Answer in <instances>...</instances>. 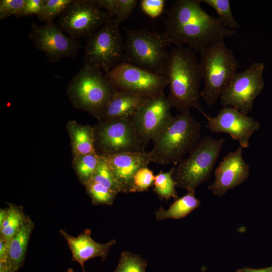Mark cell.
Segmentation results:
<instances>
[{
    "label": "cell",
    "instance_id": "obj_1",
    "mask_svg": "<svg viewBox=\"0 0 272 272\" xmlns=\"http://www.w3.org/2000/svg\"><path fill=\"white\" fill-rule=\"evenodd\" d=\"M201 0H177L166 13L163 32L169 44L186 45L201 53L213 43L235 34L218 17L208 14Z\"/></svg>",
    "mask_w": 272,
    "mask_h": 272
},
{
    "label": "cell",
    "instance_id": "obj_2",
    "mask_svg": "<svg viewBox=\"0 0 272 272\" xmlns=\"http://www.w3.org/2000/svg\"><path fill=\"white\" fill-rule=\"evenodd\" d=\"M164 76L169 90L167 97L173 107L180 112L193 108L205 117L208 115L200 103L202 78L195 51L184 46L173 47L169 51Z\"/></svg>",
    "mask_w": 272,
    "mask_h": 272
},
{
    "label": "cell",
    "instance_id": "obj_3",
    "mask_svg": "<svg viewBox=\"0 0 272 272\" xmlns=\"http://www.w3.org/2000/svg\"><path fill=\"white\" fill-rule=\"evenodd\" d=\"M201 124L190 110L172 116L153 140L152 162L177 165L201 139Z\"/></svg>",
    "mask_w": 272,
    "mask_h": 272
},
{
    "label": "cell",
    "instance_id": "obj_4",
    "mask_svg": "<svg viewBox=\"0 0 272 272\" xmlns=\"http://www.w3.org/2000/svg\"><path fill=\"white\" fill-rule=\"evenodd\" d=\"M199 65L204 82L200 96L207 105L211 106L220 98L237 73L239 62L223 39L200 53Z\"/></svg>",
    "mask_w": 272,
    "mask_h": 272
},
{
    "label": "cell",
    "instance_id": "obj_5",
    "mask_svg": "<svg viewBox=\"0 0 272 272\" xmlns=\"http://www.w3.org/2000/svg\"><path fill=\"white\" fill-rule=\"evenodd\" d=\"M115 89L102 71L84 64L71 80L66 93L75 108L89 113L99 121Z\"/></svg>",
    "mask_w": 272,
    "mask_h": 272
},
{
    "label": "cell",
    "instance_id": "obj_6",
    "mask_svg": "<svg viewBox=\"0 0 272 272\" xmlns=\"http://www.w3.org/2000/svg\"><path fill=\"white\" fill-rule=\"evenodd\" d=\"M124 29L126 39L122 61L164 76L170 45L163 32Z\"/></svg>",
    "mask_w": 272,
    "mask_h": 272
},
{
    "label": "cell",
    "instance_id": "obj_7",
    "mask_svg": "<svg viewBox=\"0 0 272 272\" xmlns=\"http://www.w3.org/2000/svg\"><path fill=\"white\" fill-rule=\"evenodd\" d=\"M225 140L205 135L189 153L174 167L173 178L179 187L195 191L211 176Z\"/></svg>",
    "mask_w": 272,
    "mask_h": 272
},
{
    "label": "cell",
    "instance_id": "obj_8",
    "mask_svg": "<svg viewBox=\"0 0 272 272\" xmlns=\"http://www.w3.org/2000/svg\"><path fill=\"white\" fill-rule=\"evenodd\" d=\"M125 41L114 18H109L99 29L85 39L84 64L105 73L123 60Z\"/></svg>",
    "mask_w": 272,
    "mask_h": 272
},
{
    "label": "cell",
    "instance_id": "obj_9",
    "mask_svg": "<svg viewBox=\"0 0 272 272\" xmlns=\"http://www.w3.org/2000/svg\"><path fill=\"white\" fill-rule=\"evenodd\" d=\"M94 128L95 150L99 156L146 151L131 117L100 120Z\"/></svg>",
    "mask_w": 272,
    "mask_h": 272
},
{
    "label": "cell",
    "instance_id": "obj_10",
    "mask_svg": "<svg viewBox=\"0 0 272 272\" xmlns=\"http://www.w3.org/2000/svg\"><path fill=\"white\" fill-rule=\"evenodd\" d=\"M109 19L96 0H72L58 17L56 24L64 33L78 40L90 36Z\"/></svg>",
    "mask_w": 272,
    "mask_h": 272
},
{
    "label": "cell",
    "instance_id": "obj_11",
    "mask_svg": "<svg viewBox=\"0 0 272 272\" xmlns=\"http://www.w3.org/2000/svg\"><path fill=\"white\" fill-rule=\"evenodd\" d=\"M264 63H253L248 69L237 73L220 97L223 106L233 107L247 115L257 97L264 88Z\"/></svg>",
    "mask_w": 272,
    "mask_h": 272
},
{
    "label": "cell",
    "instance_id": "obj_12",
    "mask_svg": "<svg viewBox=\"0 0 272 272\" xmlns=\"http://www.w3.org/2000/svg\"><path fill=\"white\" fill-rule=\"evenodd\" d=\"M105 75L116 88L148 98L164 92L168 86L165 76L123 61L105 73Z\"/></svg>",
    "mask_w": 272,
    "mask_h": 272
},
{
    "label": "cell",
    "instance_id": "obj_13",
    "mask_svg": "<svg viewBox=\"0 0 272 272\" xmlns=\"http://www.w3.org/2000/svg\"><path fill=\"white\" fill-rule=\"evenodd\" d=\"M28 37L51 62L75 57L82 47L79 41L66 35L53 22L43 25L32 23Z\"/></svg>",
    "mask_w": 272,
    "mask_h": 272
},
{
    "label": "cell",
    "instance_id": "obj_14",
    "mask_svg": "<svg viewBox=\"0 0 272 272\" xmlns=\"http://www.w3.org/2000/svg\"><path fill=\"white\" fill-rule=\"evenodd\" d=\"M164 93L147 100L131 117L138 137L146 147L171 119L172 108Z\"/></svg>",
    "mask_w": 272,
    "mask_h": 272
},
{
    "label": "cell",
    "instance_id": "obj_15",
    "mask_svg": "<svg viewBox=\"0 0 272 272\" xmlns=\"http://www.w3.org/2000/svg\"><path fill=\"white\" fill-rule=\"evenodd\" d=\"M205 118L211 132L228 134L243 148L249 147L251 135L260 128L258 121L230 106H223L215 117L208 114Z\"/></svg>",
    "mask_w": 272,
    "mask_h": 272
},
{
    "label": "cell",
    "instance_id": "obj_16",
    "mask_svg": "<svg viewBox=\"0 0 272 272\" xmlns=\"http://www.w3.org/2000/svg\"><path fill=\"white\" fill-rule=\"evenodd\" d=\"M243 148L240 146L228 153L215 170V180L208 189L218 196H223L246 180L250 167L243 157Z\"/></svg>",
    "mask_w": 272,
    "mask_h": 272
},
{
    "label": "cell",
    "instance_id": "obj_17",
    "mask_svg": "<svg viewBox=\"0 0 272 272\" xmlns=\"http://www.w3.org/2000/svg\"><path fill=\"white\" fill-rule=\"evenodd\" d=\"M104 157L115 178L122 186L123 193L130 192L135 173L152 162L150 151H146L122 153Z\"/></svg>",
    "mask_w": 272,
    "mask_h": 272
},
{
    "label": "cell",
    "instance_id": "obj_18",
    "mask_svg": "<svg viewBox=\"0 0 272 272\" xmlns=\"http://www.w3.org/2000/svg\"><path fill=\"white\" fill-rule=\"evenodd\" d=\"M59 233L66 241L71 251L72 260L79 263L84 272H85L84 263L86 261L99 257L104 261L109 249L116 243L114 239L104 244L97 242L92 239L89 229H86L77 237L70 235L63 229L59 230Z\"/></svg>",
    "mask_w": 272,
    "mask_h": 272
},
{
    "label": "cell",
    "instance_id": "obj_19",
    "mask_svg": "<svg viewBox=\"0 0 272 272\" xmlns=\"http://www.w3.org/2000/svg\"><path fill=\"white\" fill-rule=\"evenodd\" d=\"M149 99L116 88L100 120L130 118Z\"/></svg>",
    "mask_w": 272,
    "mask_h": 272
},
{
    "label": "cell",
    "instance_id": "obj_20",
    "mask_svg": "<svg viewBox=\"0 0 272 272\" xmlns=\"http://www.w3.org/2000/svg\"><path fill=\"white\" fill-rule=\"evenodd\" d=\"M34 227V222L27 216L20 229L9 241L7 264L10 272H16L23 266Z\"/></svg>",
    "mask_w": 272,
    "mask_h": 272
},
{
    "label": "cell",
    "instance_id": "obj_21",
    "mask_svg": "<svg viewBox=\"0 0 272 272\" xmlns=\"http://www.w3.org/2000/svg\"><path fill=\"white\" fill-rule=\"evenodd\" d=\"M74 157L96 153L94 126L70 121L66 124Z\"/></svg>",
    "mask_w": 272,
    "mask_h": 272
},
{
    "label": "cell",
    "instance_id": "obj_22",
    "mask_svg": "<svg viewBox=\"0 0 272 272\" xmlns=\"http://www.w3.org/2000/svg\"><path fill=\"white\" fill-rule=\"evenodd\" d=\"M200 205V200L195 196V191H187L185 195L176 199L168 210H165L161 207L155 212L156 219L158 221L181 219L197 209Z\"/></svg>",
    "mask_w": 272,
    "mask_h": 272
},
{
    "label": "cell",
    "instance_id": "obj_23",
    "mask_svg": "<svg viewBox=\"0 0 272 272\" xmlns=\"http://www.w3.org/2000/svg\"><path fill=\"white\" fill-rule=\"evenodd\" d=\"M26 217L22 206L8 203L6 218L0 226V238L10 241L20 229Z\"/></svg>",
    "mask_w": 272,
    "mask_h": 272
},
{
    "label": "cell",
    "instance_id": "obj_24",
    "mask_svg": "<svg viewBox=\"0 0 272 272\" xmlns=\"http://www.w3.org/2000/svg\"><path fill=\"white\" fill-rule=\"evenodd\" d=\"M101 158L102 156L97 153L74 157V168L82 184L85 185L92 179Z\"/></svg>",
    "mask_w": 272,
    "mask_h": 272
},
{
    "label": "cell",
    "instance_id": "obj_25",
    "mask_svg": "<svg viewBox=\"0 0 272 272\" xmlns=\"http://www.w3.org/2000/svg\"><path fill=\"white\" fill-rule=\"evenodd\" d=\"M174 167L167 172L160 171L155 175L153 191L161 199L168 200L173 198L175 200L179 198L175 186L177 183L173 178Z\"/></svg>",
    "mask_w": 272,
    "mask_h": 272
},
{
    "label": "cell",
    "instance_id": "obj_26",
    "mask_svg": "<svg viewBox=\"0 0 272 272\" xmlns=\"http://www.w3.org/2000/svg\"><path fill=\"white\" fill-rule=\"evenodd\" d=\"M92 180L118 193H123V189L115 178L105 158L102 156L101 161L92 177Z\"/></svg>",
    "mask_w": 272,
    "mask_h": 272
},
{
    "label": "cell",
    "instance_id": "obj_27",
    "mask_svg": "<svg viewBox=\"0 0 272 272\" xmlns=\"http://www.w3.org/2000/svg\"><path fill=\"white\" fill-rule=\"evenodd\" d=\"M85 186L86 192L91 198L93 205L111 206L116 197L117 193L92 180L85 184Z\"/></svg>",
    "mask_w": 272,
    "mask_h": 272
},
{
    "label": "cell",
    "instance_id": "obj_28",
    "mask_svg": "<svg viewBox=\"0 0 272 272\" xmlns=\"http://www.w3.org/2000/svg\"><path fill=\"white\" fill-rule=\"evenodd\" d=\"M147 265V262L139 255L123 251L113 272H146Z\"/></svg>",
    "mask_w": 272,
    "mask_h": 272
},
{
    "label": "cell",
    "instance_id": "obj_29",
    "mask_svg": "<svg viewBox=\"0 0 272 272\" xmlns=\"http://www.w3.org/2000/svg\"><path fill=\"white\" fill-rule=\"evenodd\" d=\"M201 2L213 8L227 27L234 30L239 28V25L232 13L230 1L201 0Z\"/></svg>",
    "mask_w": 272,
    "mask_h": 272
},
{
    "label": "cell",
    "instance_id": "obj_30",
    "mask_svg": "<svg viewBox=\"0 0 272 272\" xmlns=\"http://www.w3.org/2000/svg\"><path fill=\"white\" fill-rule=\"evenodd\" d=\"M72 0H44L38 19L45 23L53 22L61 15Z\"/></svg>",
    "mask_w": 272,
    "mask_h": 272
},
{
    "label": "cell",
    "instance_id": "obj_31",
    "mask_svg": "<svg viewBox=\"0 0 272 272\" xmlns=\"http://www.w3.org/2000/svg\"><path fill=\"white\" fill-rule=\"evenodd\" d=\"M155 176L148 167L139 169L134 175L130 192H140L148 190L154 184Z\"/></svg>",
    "mask_w": 272,
    "mask_h": 272
},
{
    "label": "cell",
    "instance_id": "obj_32",
    "mask_svg": "<svg viewBox=\"0 0 272 272\" xmlns=\"http://www.w3.org/2000/svg\"><path fill=\"white\" fill-rule=\"evenodd\" d=\"M25 0H1L0 20L16 15L22 9Z\"/></svg>",
    "mask_w": 272,
    "mask_h": 272
},
{
    "label": "cell",
    "instance_id": "obj_33",
    "mask_svg": "<svg viewBox=\"0 0 272 272\" xmlns=\"http://www.w3.org/2000/svg\"><path fill=\"white\" fill-rule=\"evenodd\" d=\"M143 11L152 18L159 17L163 13L166 1L164 0H142L140 2Z\"/></svg>",
    "mask_w": 272,
    "mask_h": 272
},
{
    "label": "cell",
    "instance_id": "obj_34",
    "mask_svg": "<svg viewBox=\"0 0 272 272\" xmlns=\"http://www.w3.org/2000/svg\"><path fill=\"white\" fill-rule=\"evenodd\" d=\"M137 3V0H119L116 16L114 18L115 22L120 25L126 20L136 7Z\"/></svg>",
    "mask_w": 272,
    "mask_h": 272
},
{
    "label": "cell",
    "instance_id": "obj_35",
    "mask_svg": "<svg viewBox=\"0 0 272 272\" xmlns=\"http://www.w3.org/2000/svg\"><path fill=\"white\" fill-rule=\"evenodd\" d=\"M44 0H25L20 11L15 15L16 18L37 15L43 5Z\"/></svg>",
    "mask_w": 272,
    "mask_h": 272
},
{
    "label": "cell",
    "instance_id": "obj_36",
    "mask_svg": "<svg viewBox=\"0 0 272 272\" xmlns=\"http://www.w3.org/2000/svg\"><path fill=\"white\" fill-rule=\"evenodd\" d=\"M96 3L107 14L109 18H114L117 14L119 0H96Z\"/></svg>",
    "mask_w": 272,
    "mask_h": 272
},
{
    "label": "cell",
    "instance_id": "obj_37",
    "mask_svg": "<svg viewBox=\"0 0 272 272\" xmlns=\"http://www.w3.org/2000/svg\"><path fill=\"white\" fill-rule=\"evenodd\" d=\"M272 269V266L260 269L246 268L240 270L239 272H270Z\"/></svg>",
    "mask_w": 272,
    "mask_h": 272
},
{
    "label": "cell",
    "instance_id": "obj_38",
    "mask_svg": "<svg viewBox=\"0 0 272 272\" xmlns=\"http://www.w3.org/2000/svg\"><path fill=\"white\" fill-rule=\"evenodd\" d=\"M8 214V208L5 209H1L0 210V226L5 220Z\"/></svg>",
    "mask_w": 272,
    "mask_h": 272
},
{
    "label": "cell",
    "instance_id": "obj_39",
    "mask_svg": "<svg viewBox=\"0 0 272 272\" xmlns=\"http://www.w3.org/2000/svg\"><path fill=\"white\" fill-rule=\"evenodd\" d=\"M66 272H75L72 268H69L67 269Z\"/></svg>",
    "mask_w": 272,
    "mask_h": 272
},
{
    "label": "cell",
    "instance_id": "obj_40",
    "mask_svg": "<svg viewBox=\"0 0 272 272\" xmlns=\"http://www.w3.org/2000/svg\"><path fill=\"white\" fill-rule=\"evenodd\" d=\"M270 272H272V269L270 271Z\"/></svg>",
    "mask_w": 272,
    "mask_h": 272
}]
</instances>
